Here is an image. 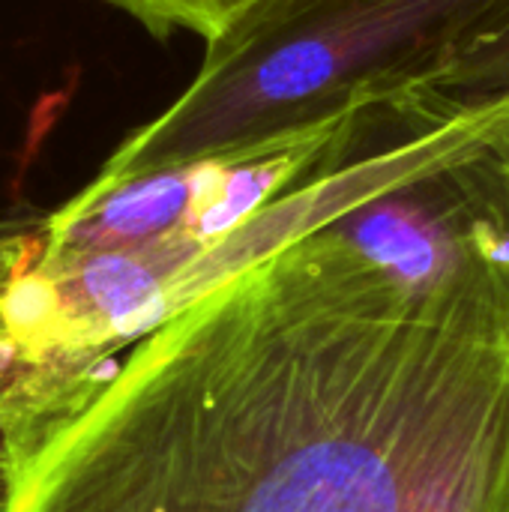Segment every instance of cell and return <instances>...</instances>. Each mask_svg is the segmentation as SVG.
<instances>
[{
    "label": "cell",
    "mask_w": 509,
    "mask_h": 512,
    "mask_svg": "<svg viewBox=\"0 0 509 512\" xmlns=\"http://www.w3.org/2000/svg\"><path fill=\"white\" fill-rule=\"evenodd\" d=\"M0 512H509V255L423 282L309 231L123 351Z\"/></svg>",
    "instance_id": "6da1fadb"
},
{
    "label": "cell",
    "mask_w": 509,
    "mask_h": 512,
    "mask_svg": "<svg viewBox=\"0 0 509 512\" xmlns=\"http://www.w3.org/2000/svg\"><path fill=\"white\" fill-rule=\"evenodd\" d=\"M509 0H270L204 48L189 87L99 168L117 180L240 159L426 87Z\"/></svg>",
    "instance_id": "7a4b0ae2"
},
{
    "label": "cell",
    "mask_w": 509,
    "mask_h": 512,
    "mask_svg": "<svg viewBox=\"0 0 509 512\" xmlns=\"http://www.w3.org/2000/svg\"><path fill=\"white\" fill-rule=\"evenodd\" d=\"M225 159L156 168L117 180L93 177L78 195L45 216L42 258L90 255L198 234Z\"/></svg>",
    "instance_id": "3957f363"
},
{
    "label": "cell",
    "mask_w": 509,
    "mask_h": 512,
    "mask_svg": "<svg viewBox=\"0 0 509 512\" xmlns=\"http://www.w3.org/2000/svg\"><path fill=\"white\" fill-rule=\"evenodd\" d=\"M426 87L474 111L509 102V3Z\"/></svg>",
    "instance_id": "277c9868"
},
{
    "label": "cell",
    "mask_w": 509,
    "mask_h": 512,
    "mask_svg": "<svg viewBox=\"0 0 509 512\" xmlns=\"http://www.w3.org/2000/svg\"><path fill=\"white\" fill-rule=\"evenodd\" d=\"M135 18L150 36L168 39L174 33H195L204 45L228 36L270 0H102Z\"/></svg>",
    "instance_id": "5b68a950"
},
{
    "label": "cell",
    "mask_w": 509,
    "mask_h": 512,
    "mask_svg": "<svg viewBox=\"0 0 509 512\" xmlns=\"http://www.w3.org/2000/svg\"><path fill=\"white\" fill-rule=\"evenodd\" d=\"M27 369L0 339V492L36 450V429L24 396Z\"/></svg>",
    "instance_id": "8992f818"
},
{
    "label": "cell",
    "mask_w": 509,
    "mask_h": 512,
    "mask_svg": "<svg viewBox=\"0 0 509 512\" xmlns=\"http://www.w3.org/2000/svg\"><path fill=\"white\" fill-rule=\"evenodd\" d=\"M48 216V213H45ZM45 216H3L0 219V288L21 270L30 258H36L45 237Z\"/></svg>",
    "instance_id": "52a82bcc"
},
{
    "label": "cell",
    "mask_w": 509,
    "mask_h": 512,
    "mask_svg": "<svg viewBox=\"0 0 509 512\" xmlns=\"http://www.w3.org/2000/svg\"><path fill=\"white\" fill-rule=\"evenodd\" d=\"M501 207H504V222L509 231V132L504 141V165H501Z\"/></svg>",
    "instance_id": "ba28073f"
}]
</instances>
